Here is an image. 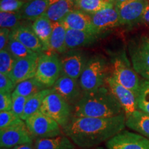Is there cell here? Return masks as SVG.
Returning <instances> with one entry per match:
<instances>
[{
  "label": "cell",
  "mask_w": 149,
  "mask_h": 149,
  "mask_svg": "<svg viewBox=\"0 0 149 149\" xmlns=\"http://www.w3.org/2000/svg\"><path fill=\"white\" fill-rule=\"evenodd\" d=\"M112 76L118 83L138 95L141 82L137 72L130 66L125 53L115 56L112 61Z\"/></svg>",
  "instance_id": "cell-4"
},
{
  "label": "cell",
  "mask_w": 149,
  "mask_h": 149,
  "mask_svg": "<svg viewBox=\"0 0 149 149\" xmlns=\"http://www.w3.org/2000/svg\"><path fill=\"white\" fill-rule=\"evenodd\" d=\"M12 94L0 93V112L12 111Z\"/></svg>",
  "instance_id": "cell-37"
},
{
  "label": "cell",
  "mask_w": 149,
  "mask_h": 149,
  "mask_svg": "<svg viewBox=\"0 0 149 149\" xmlns=\"http://www.w3.org/2000/svg\"><path fill=\"white\" fill-rule=\"evenodd\" d=\"M10 38L21 42L34 53L42 54L44 52L42 42L33 31L32 27L25 24H22L21 26L12 30Z\"/></svg>",
  "instance_id": "cell-17"
},
{
  "label": "cell",
  "mask_w": 149,
  "mask_h": 149,
  "mask_svg": "<svg viewBox=\"0 0 149 149\" xmlns=\"http://www.w3.org/2000/svg\"><path fill=\"white\" fill-rule=\"evenodd\" d=\"M93 149H105V148H104V147H102V146H98V147H96V148H93Z\"/></svg>",
  "instance_id": "cell-42"
},
{
  "label": "cell",
  "mask_w": 149,
  "mask_h": 149,
  "mask_svg": "<svg viewBox=\"0 0 149 149\" xmlns=\"http://www.w3.org/2000/svg\"><path fill=\"white\" fill-rule=\"evenodd\" d=\"M112 1H113V3H114L115 6H117L118 4H120V3L124 2V1H126V0H111Z\"/></svg>",
  "instance_id": "cell-41"
},
{
  "label": "cell",
  "mask_w": 149,
  "mask_h": 149,
  "mask_svg": "<svg viewBox=\"0 0 149 149\" xmlns=\"http://www.w3.org/2000/svg\"><path fill=\"white\" fill-rule=\"evenodd\" d=\"M11 31L6 28H1L0 29V50L5 49L10 40Z\"/></svg>",
  "instance_id": "cell-38"
},
{
  "label": "cell",
  "mask_w": 149,
  "mask_h": 149,
  "mask_svg": "<svg viewBox=\"0 0 149 149\" xmlns=\"http://www.w3.org/2000/svg\"><path fill=\"white\" fill-rule=\"evenodd\" d=\"M60 59L56 54L42 53L39 57L35 78L46 88L53 86L61 75Z\"/></svg>",
  "instance_id": "cell-6"
},
{
  "label": "cell",
  "mask_w": 149,
  "mask_h": 149,
  "mask_svg": "<svg viewBox=\"0 0 149 149\" xmlns=\"http://www.w3.org/2000/svg\"><path fill=\"white\" fill-rule=\"evenodd\" d=\"M39 57L40 54L34 53L28 57L15 59L9 77L15 84L35 77Z\"/></svg>",
  "instance_id": "cell-13"
},
{
  "label": "cell",
  "mask_w": 149,
  "mask_h": 149,
  "mask_svg": "<svg viewBox=\"0 0 149 149\" xmlns=\"http://www.w3.org/2000/svg\"><path fill=\"white\" fill-rule=\"evenodd\" d=\"M26 2L24 0H1L0 10L1 12L17 13Z\"/></svg>",
  "instance_id": "cell-34"
},
{
  "label": "cell",
  "mask_w": 149,
  "mask_h": 149,
  "mask_svg": "<svg viewBox=\"0 0 149 149\" xmlns=\"http://www.w3.org/2000/svg\"><path fill=\"white\" fill-rule=\"evenodd\" d=\"M66 29L61 22H53V31L50 40V48L46 54L65 53L67 49L66 44Z\"/></svg>",
  "instance_id": "cell-23"
},
{
  "label": "cell",
  "mask_w": 149,
  "mask_h": 149,
  "mask_svg": "<svg viewBox=\"0 0 149 149\" xmlns=\"http://www.w3.org/2000/svg\"><path fill=\"white\" fill-rule=\"evenodd\" d=\"M128 51L133 68L141 77L149 80V38L141 36L132 40Z\"/></svg>",
  "instance_id": "cell-8"
},
{
  "label": "cell",
  "mask_w": 149,
  "mask_h": 149,
  "mask_svg": "<svg viewBox=\"0 0 149 149\" xmlns=\"http://www.w3.org/2000/svg\"><path fill=\"white\" fill-rule=\"evenodd\" d=\"M137 104V110L149 115V80L141 81Z\"/></svg>",
  "instance_id": "cell-29"
},
{
  "label": "cell",
  "mask_w": 149,
  "mask_h": 149,
  "mask_svg": "<svg viewBox=\"0 0 149 149\" xmlns=\"http://www.w3.org/2000/svg\"><path fill=\"white\" fill-rule=\"evenodd\" d=\"M106 146L107 149H149V138L124 130L107 141Z\"/></svg>",
  "instance_id": "cell-10"
},
{
  "label": "cell",
  "mask_w": 149,
  "mask_h": 149,
  "mask_svg": "<svg viewBox=\"0 0 149 149\" xmlns=\"http://www.w3.org/2000/svg\"><path fill=\"white\" fill-rule=\"evenodd\" d=\"M126 126L136 133L149 138V115L137 110L132 115L126 117Z\"/></svg>",
  "instance_id": "cell-25"
},
{
  "label": "cell",
  "mask_w": 149,
  "mask_h": 149,
  "mask_svg": "<svg viewBox=\"0 0 149 149\" xmlns=\"http://www.w3.org/2000/svg\"><path fill=\"white\" fill-rule=\"evenodd\" d=\"M24 1H31V0H24Z\"/></svg>",
  "instance_id": "cell-43"
},
{
  "label": "cell",
  "mask_w": 149,
  "mask_h": 149,
  "mask_svg": "<svg viewBox=\"0 0 149 149\" xmlns=\"http://www.w3.org/2000/svg\"><path fill=\"white\" fill-rule=\"evenodd\" d=\"M149 0H126L115 6L121 25L132 26L141 22Z\"/></svg>",
  "instance_id": "cell-11"
},
{
  "label": "cell",
  "mask_w": 149,
  "mask_h": 149,
  "mask_svg": "<svg viewBox=\"0 0 149 149\" xmlns=\"http://www.w3.org/2000/svg\"><path fill=\"white\" fill-rule=\"evenodd\" d=\"M35 149H77V146L66 135L46 139H35L33 144Z\"/></svg>",
  "instance_id": "cell-24"
},
{
  "label": "cell",
  "mask_w": 149,
  "mask_h": 149,
  "mask_svg": "<svg viewBox=\"0 0 149 149\" xmlns=\"http://www.w3.org/2000/svg\"><path fill=\"white\" fill-rule=\"evenodd\" d=\"M126 120L125 115L107 118L72 117L63 131L78 148L93 149L124 130Z\"/></svg>",
  "instance_id": "cell-1"
},
{
  "label": "cell",
  "mask_w": 149,
  "mask_h": 149,
  "mask_svg": "<svg viewBox=\"0 0 149 149\" xmlns=\"http://www.w3.org/2000/svg\"><path fill=\"white\" fill-rule=\"evenodd\" d=\"M40 111L58 123L63 128L72 118L70 104L54 90L44 99Z\"/></svg>",
  "instance_id": "cell-5"
},
{
  "label": "cell",
  "mask_w": 149,
  "mask_h": 149,
  "mask_svg": "<svg viewBox=\"0 0 149 149\" xmlns=\"http://www.w3.org/2000/svg\"><path fill=\"white\" fill-rule=\"evenodd\" d=\"M23 20L19 12L17 13H0V26L1 28H6L13 30L22 25L21 21Z\"/></svg>",
  "instance_id": "cell-30"
},
{
  "label": "cell",
  "mask_w": 149,
  "mask_h": 149,
  "mask_svg": "<svg viewBox=\"0 0 149 149\" xmlns=\"http://www.w3.org/2000/svg\"><path fill=\"white\" fill-rule=\"evenodd\" d=\"M107 62L101 56H94L87 61L79 77L81 90L89 92L104 86L107 79Z\"/></svg>",
  "instance_id": "cell-3"
},
{
  "label": "cell",
  "mask_w": 149,
  "mask_h": 149,
  "mask_svg": "<svg viewBox=\"0 0 149 149\" xmlns=\"http://www.w3.org/2000/svg\"><path fill=\"white\" fill-rule=\"evenodd\" d=\"M74 9L93 14L109 7L115 6L111 0H74Z\"/></svg>",
  "instance_id": "cell-27"
},
{
  "label": "cell",
  "mask_w": 149,
  "mask_h": 149,
  "mask_svg": "<svg viewBox=\"0 0 149 149\" xmlns=\"http://www.w3.org/2000/svg\"><path fill=\"white\" fill-rule=\"evenodd\" d=\"M31 27L42 42L43 51L46 53L50 48V40L53 31V22L45 15H43L33 22Z\"/></svg>",
  "instance_id": "cell-22"
},
{
  "label": "cell",
  "mask_w": 149,
  "mask_h": 149,
  "mask_svg": "<svg viewBox=\"0 0 149 149\" xmlns=\"http://www.w3.org/2000/svg\"><path fill=\"white\" fill-rule=\"evenodd\" d=\"M34 137L30 133L25 122L0 130L1 149H13L17 146L34 144Z\"/></svg>",
  "instance_id": "cell-9"
},
{
  "label": "cell",
  "mask_w": 149,
  "mask_h": 149,
  "mask_svg": "<svg viewBox=\"0 0 149 149\" xmlns=\"http://www.w3.org/2000/svg\"><path fill=\"white\" fill-rule=\"evenodd\" d=\"M141 22H143V23L146 24H149V3L147 5L146 9H145L142 18L141 19Z\"/></svg>",
  "instance_id": "cell-39"
},
{
  "label": "cell",
  "mask_w": 149,
  "mask_h": 149,
  "mask_svg": "<svg viewBox=\"0 0 149 149\" xmlns=\"http://www.w3.org/2000/svg\"><path fill=\"white\" fill-rule=\"evenodd\" d=\"M53 89L70 104L77 103L82 96L81 88L77 79L61 75L54 84Z\"/></svg>",
  "instance_id": "cell-16"
},
{
  "label": "cell",
  "mask_w": 149,
  "mask_h": 149,
  "mask_svg": "<svg viewBox=\"0 0 149 149\" xmlns=\"http://www.w3.org/2000/svg\"><path fill=\"white\" fill-rule=\"evenodd\" d=\"M16 86L8 75L0 73V93L12 94Z\"/></svg>",
  "instance_id": "cell-36"
},
{
  "label": "cell",
  "mask_w": 149,
  "mask_h": 149,
  "mask_svg": "<svg viewBox=\"0 0 149 149\" xmlns=\"http://www.w3.org/2000/svg\"><path fill=\"white\" fill-rule=\"evenodd\" d=\"M46 88L44 85L37 81L35 77H33L17 84L12 94L30 97Z\"/></svg>",
  "instance_id": "cell-28"
},
{
  "label": "cell",
  "mask_w": 149,
  "mask_h": 149,
  "mask_svg": "<svg viewBox=\"0 0 149 149\" xmlns=\"http://www.w3.org/2000/svg\"><path fill=\"white\" fill-rule=\"evenodd\" d=\"M51 3V0H31L26 1L19 13L23 20L35 22L45 14Z\"/></svg>",
  "instance_id": "cell-21"
},
{
  "label": "cell",
  "mask_w": 149,
  "mask_h": 149,
  "mask_svg": "<svg viewBox=\"0 0 149 149\" xmlns=\"http://www.w3.org/2000/svg\"><path fill=\"white\" fill-rule=\"evenodd\" d=\"M30 133L35 139H46L62 135V130L57 122L40 111L24 121Z\"/></svg>",
  "instance_id": "cell-7"
},
{
  "label": "cell",
  "mask_w": 149,
  "mask_h": 149,
  "mask_svg": "<svg viewBox=\"0 0 149 149\" xmlns=\"http://www.w3.org/2000/svg\"><path fill=\"white\" fill-rule=\"evenodd\" d=\"M107 87L122 106L126 117L132 115L137 110V95L129 89L123 86L113 76L106 79Z\"/></svg>",
  "instance_id": "cell-12"
},
{
  "label": "cell",
  "mask_w": 149,
  "mask_h": 149,
  "mask_svg": "<svg viewBox=\"0 0 149 149\" xmlns=\"http://www.w3.org/2000/svg\"><path fill=\"white\" fill-rule=\"evenodd\" d=\"M13 149H35V148L33 144H26V145H22V146H17L15 148H13Z\"/></svg>",
  "instance_id": "cell-40"
},
{
  "label": "cell",
  "mask_w": 149,
  "mask_h": 149,
  "mask_svg": "<svg viewBox=\"0 0 149 149\" xmlns=\"http://www.w3.org/2000/svg\"><path fill=\"white\" fill-rule=\"evenodd\" d=\"M91 15L93 26L102 33L121 25L115 6L104 8L95 13L91 14Z\"/></svg>",
  "instance_id": "cell-18"
},
{
  "label": "cell",
  "mask_w": 149,
  "mask_h": 149,
  "mask_svg": "<svg viewBox=\"0 0 149 149\" xmlns=\"http://www.w3.org/2000/svg\"><path fill=\"white\" fill-rule=\"evenodd\" d=\"M13 99V107L12 111L15 114L17 115L21 118L25 109L26 104L27 100L29 97H26L17 95L12 94Z\"/></svg>",
  "instance_id": "cell-35"
},
{
  "label": "cell",
  "mask_w": 149,
  "mask_h": 149,
  "mask_svg": "<svg viewBox=\"0 0 149 149\" xmlns=\"http://www.w3.org/2000/svg\"><path fill=\"white\" fill-rule=\"evenodd\" d=\"M53 91V88H46L29 97L26 104L23 115L21 117L22 120L25 121L31 115L40 111L44 99Z\"/></svg>",
  "instance_id": "cell-26"
},
{
  "label": "cell",
  "mask_w": 149,
  "mask_h": 149,
  "mask_svg": "<svg viewBox=\"0 0 149 149\" xmlns=\"http://www.w3.org/2000/svg\"><path fill=\"white\" fill-rule=\"evenodd\" d=\"M74 9V0H51L45 15L52 22H61Z\"/></svg>",
  "instance_id": "cell-19"
},
{
  "label": "cell",
  "mask_w": 149,
  "mask_h": 149,
  "mask_svg": "<svg viewBox=\"0 0 149 149\" xmlns=\"http://www.w3.org/2000/svg\"><path fill=\"white\" fill-rule=\"evenodd\" d=\"M123 112L117 99L109 88L104 86L83 93L74 106L73 117L107 118L124 115Z\"/></svg>",
  "instance_id": "cell-2"
},
{
  "label": "cell",
  "mask_w": 149,
  "mask_h": 149,
  "mask_svg": "<svg viewBox=\"0 0 149 149\" xmlns=\"http://www.w3.org/2000/svg\"><path fill=\"white\" fill-rule=\"evenodd\" d=\"M100 35L67 29L66 37L67 49H74L78 47L91 45L97 40Z\"/></svg>",
  "instance_id": "cell-20"
},
{
  "label": "cell",
  "mask_w": 149,
  "mask_h": 149,
  "mask_svg": "<svg viewBox=\"0 0 149 149\" xmlns=\"http://www.w3.org/2000/svg\"><path fill=\"white\" fill-rule=\"evenodd\" d=\"M61 75L77 79L84 69L87 61L84 53L80 51H70L64 53L60 59Z\"/></svg>",
  "instance_id": "cell-14"
},
{
  "label": "cell",
  "mask_w": 149,
  "mask_h": 149,
  "mask_svg": "<svg viewBox=\"0 0 149 149\" xmlns=\"http://www.w3.org/2000/svg\"><path fill=\"white\" fill-rule=\"evenodd\" d=\"M24 122L12 111L0 112V130L17 125Z\"/></svg>",
  "instance_id": "cell-32"
},
{
  "label": "cell",
  "mask_w": 149,
  "mask_h": 149,
  "mask_svg": "<svg viewBox=\"0 0 149 149\" xmlns=\"http://www.w3.org/2000/svg\"><path fill=\"white\" fill-rule=\"evenodd\" d=\"M15 61L14 57L11 55L6 48L0 51V73L8 75Z\"/></svg>",
  "instance_id": "cell-33"
},
{
  "label": "cell",
  "mask_w": 149,
  "mask_h": 149,
  "mask_svg": "<svg viewBox=\"0 0 149 149\" xmlns=\"http://www.w3.org/2000/svg\"><path fill=\"white\" fill-rule=\"evenodd\" d=\"M66 29L84 31L95 34H102V32L93 26L91 14L79 10H73L69 13L61 21Z\"/></svg>",
  "instance_id": "cell-15"
},
{
  "label": "cell",
  "mask_w": 149,
  "mask_h": 149,
  "mask_svg": "<svg viewBox=\"0 0 149 149\" xmlns=\"http://www.w3.org/2000/svg\"><path fill=\"white\" fill-rule=\"evenodd\" d=\"M6 48L10 52L15 59L24 58L34 53V52L28 48L21 42L11 38H10L8 45Z\"/></svg>",
  "instance_id": "cell-31"
}]
</instances>
